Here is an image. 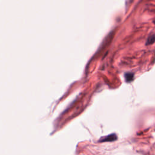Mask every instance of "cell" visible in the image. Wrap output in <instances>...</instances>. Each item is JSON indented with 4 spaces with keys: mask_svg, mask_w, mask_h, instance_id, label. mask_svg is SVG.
Wrapping results in <instances>:
<instances>
[{
    "mask_svg": "<svg viewBox=\"0 0 155 155\" xmlns=\"http://www.w3.org/2000/svg\"><path fill=\"white\" fill-rule=\"evenodd\" d=\"M117 139V136L116 134L113 133L111 134L110 135H108L107 136L103 137H102L99 141L101 142H112V141H114Z\"/></svg>",
    "mask_w": 155,
    "mask_h": 155,
    "instance_id": "cell-1",
    "label": "cell"
},
{
    "mask_svg": "<svg viewBox=\"0 0 155 155\" xmlns=\"http://www.w3.org/2000/svg\"><path fill=\"white\" fill-rule=\"evenodd\" d=\"M134 78V74L132 73H127L125 74V79L127 82H130L133 81Z\"/></svg>",
    "mask_w": 155,
    "mask_h": 155,
    "instance_id": "cell-2",
    "label": "cell"
},
{
    "mask_svg": "<svg viewBox=\"0 0 155 155\" xmlns=\"http://www.w3.org/2000/svg\"><path fill=\"white\" fill-rule=\"evenodd\" d=\"M154 42H155V35H152L148 38L147 41L146 42V44H151Z\"/></svg>",
    "mask_w": 155,
    "mask_h": 155,
    "instance_id": "cell-3",
    "label": "cell"
},
{
    "mask_svg": "<svg viewBox=\"0 0 155 155\" xmlns=\"http://www.w3.org/2000/svg\"><path fill=\"white\" fill-rule=\"evenodd\" d=\"M154 23H155V21H154Z\"/></svg>",
    "mask_w": 155,
    "mask_h": 155,
    "instance_id": "cell-4",
    "label": "cell"
}]
</instances>
